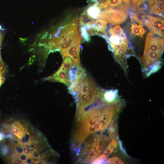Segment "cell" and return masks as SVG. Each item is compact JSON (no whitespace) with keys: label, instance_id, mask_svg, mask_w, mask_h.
Listing matches in <instances>:
<instances>
[{"label":"cell","instance_id":"obj_1","mask_svg":"<svg viewBox=\"0 0 164 164\" xmlns=\"http://www.w3.org/2000/svg\"><path fill=\"white\" fill-rule=\"evenodd\" d=\"M1 132L6 142L0 152L11 164L55 163L57 153L41 132L24 120L12 118L3 124Z\"/></svg>","mask_w":164,"mask_h":164},{"label":"cell","instance_id":"obj_2","mask_svg":"<svg viewBox=\"0 0 164 164\" xmlns=\"http://www.w3.org/2000/svg\"><path fill=\"white\" fill-rule=\"evenodd\" d=\"M114 103L94 106L84 111L76 119L71 140L73 151L78 150L90 135L105 130L109 125L117 110Z\"/></svg>","mask_w":164,"mask_h":164},{"label":"cell","instance_id":"obj_3","mask_svg":"<svg viewBox=\"0 0 164 164\" xmlns=\"http://www.w3.org/2000/svg\"><path fill=\"white\" fill-rule=\"evenodd\" d=\"M109 140L108 137L103 134H93L89 135L76 154L78 162L91 163L104 150Z\"/></svg>","mask_w":164,"mask_h":164},{"label":"cell","instance_id":"obj_4","mask_svg":"<svg viewBox=\"0 0 164 164\" xmlns=\"http://www.w3.org/2000/svg\"><path fill=\"white\" fill-rule=\"evenodd\" d=\"M128 15L125 7L119 5L101 11L98 19L104 20L112 25H116L123 22Z\"/></svg>","mask_w":164,"mask_h":164},{"label":"cell","instance_id":"obj_5","mask_svg":"<svg viewBox=\"0 0 164 164\" xmlns=\"http://www.w3.org/2000/svg\"><path fill=\"white\" fill-rule=\"evenodd\" d=\"M158 35L151 32L148 34L144 53L153 51L162 53L164 48V38H160V36Z\"/></svg>","mask_w":164,"mask_h":164},{"label":"cell","instance_id":"obj_6","mask_svg":"<svg viewBox=\"0 0 164 164\" xmlns=\"http://www.w3.org/2000/svg\"><path fill=\"white\" fill-rule=\"evenodd\" d=\"M142 18L146 26L150 32L159 35L160 29L164 25L163 20L159 17L151 15H143Z\"/></svg>","mask_w":164,"mask_h":164},{"label":"cell","instance_id":"obj_7","mask_svg":"<svg viewBox=\"0 0 164 164\" xmlns=\"http://www.w3.org/2000/svg\"><path fill=\"white\" fill-rule=\"evenodd\" d=\"M98 89L96 84L91 77L86 75L80 84L77 94L86 93L97 94Z\"/></svg>","mask_w":164,"mask_h":164},{"label":"cell","instance_id":"obj_8","mask_svg":"<svg viewBox=\"0 0 164 164\" xmlns=\"http://www.w3.org/2000/svg\"><path fill=\"white\" fill-rule=\"evenodd\" d=\"M45 80L60 82L64 84L68 87H69L70 85L67 72L60 68L53 74L46 78Z\"/></svg>","mask_w":164,"mask_h":164},{"label":"cell","instance_id":"obj_9","mask_svg":"<svg viewBox=\"0 0 164 164\" xmlns=\"http://www.w3.org/2000/svg\"><path fill=\"white\" fill-rule=\"evenodd\" d=\"M80 43L73 45L62 54L63 57L66 56L70 57L76 64H80Z\"/></svg>","mask_w":164,"mask_h":164},{"label":"cell","instance_id":"obj_10","mask_svg":"<svg viewBox=\"0 0 164 164\" xmlns=\"http://www.w3.org/2000/svg\"><path fill=\"white\" fill-rule=\"evenodd\" d=\"M132 22H133V23L132 24L131 27V32L134 35L143 37L146 31L143 27V24L141 21L138 18Z\"/></svg>","mask_w":164,"mask_h":164},{"label":"cell","instance_id":"obj_11","mask_svg":"<svg viewBox=\"0 0 164 164\" xmlns=\"http://www.w3.org/2000/svg\"><path fill=\"white\" fill-rule=\"evenodd\" d=\"M101 9L96 4L90 6L87 9L85 12L88 19H98L101 12Z\"/></svg>","mask_w":164,"mask_h":164},{"label":"cell","instance_id":"obj_12","mask_svg":"<svg viewBox=\"0 0 164 164\" xmlns=\"http://www.w3.org/2000/svg\"><path fill=\"white\" fill-rule=\"evenodd\" d=\"M154 3L152 6V10L154 14L159 16L162 15L164 11V5L163 1L151 0Z\"/></svg>","mask_w":164,"mask_h":164},{"label":"cell","instance_id":"obj_13","mask_svg":"<svg viewBox=\"0 0 164 164\" xmlns=\"http://www.w3.org/2000/svg\"><path fill=\"white\" fill-rule=\"evenodd\" d=\"M109 33L111 35L118 36L125 40L128 41L127 38L121 27L119 25L111 28L109 30Z\"/></svg>","mask_w":164,"mask_h":164},{"label":"cell","instance_id":"obj_14","mask_svg":"<svg viewBox=\"0 0 164 164\" xmlns=\"http://www.w3.org/2000/svg\"><path fill=\"white\" fill-rule=\"evenodd\" d=\"M117 145V138L115 137H114L112 138L111 141L105 149L102 154L107 158L116 148Z\"/></svg>","mask_w":164,"mask_h":164},{"label":"cell","instance_id":"obj_15","mask_svg":"<svg viewBox=\"0 0 164 164\" xmlns=\"http://www.w3.org/2000/svg\"><path fill=\"white\" fill-rule=\"evenodd\" d=\"M63 58V63L59 68L68 72L75 66V63L70 57L67 56H65Z\"/></svg>","mask_w":164,"mask_h":164},{"label":"cell","instance_id":"obj_16","mask_svg":"<svg viewBox=\"0 0 164 164\" xmlns=\"http://www.w3.org/2000/svg\"><path fill=\"white\" fill-rule=\"evenodd\" d=\"M6 69L0 55V87L5 80Z\"/></svg>","mask_w":164,"mask_h":164},{"label":"cell","instance_id":"obj_17","mask_svg":"<svg viewBox=\"0 0 164 164\" xmlns=\"http://www.w3.org/2000/svg\"><path fill=\"white\" fill-rule=\"evenodd\" d=\"M80 32L84 41L88 42L90 40V36L88 34L86 26L84 24L81 26Z\"/></svg>","mask_w":164,"mask_h":164},{"label":"cell","instance_id":"obj_18","mask_svg":"<svg viewBox=\"0 0 164 164\" xmlns=\"http://www.w3.org/2000/svg\"><path fill=\"white\" fill-rule=\"evenodd\" d=\"M106 162L109 164H122L124 163L122 160L117 156L112 157L107 159Z\"/></svg>","mask_w":164,"mask_h":164},{"label":"cell","instance_id":"obj_19","mask_svg":"<svg viewBox=\"0 0 164 164\" xmlns=\"http://www.w3.org/2000/svg\"><path fill=\"white\" fill-rule=\"evenodd\" d=\"M159 36L164 38V25L161 28L159 31Z\"/></svg>","mask_w":164,"mask_h":164},{"label":"cell","instance_id":"obj_20","mask_svg":"<svg viewBox=\"0 0 164 164\" xmlns=\"http://www.w3.org/2000/svg\"><path fill=\"white\" fill-rule=\"evenodd\" d=\"M1 26L0 25V47L3 39V34Z\"/></svg>","mask_w":164,"mask_h":164},{"label":"cell","instance_id":"obj_21","mask_svg":"<svg viewBox=\"0 0 164 164\" xmlns=\"http://www.w3.org/2000/svg\"><path fill=\"white\" fill-rule=\"evenodd\" d=\"M145 0H132L133 3L134 4H136L138 5H140L142 2Z\"/></svg>","mask_w":164,"mask_h":164},{"label":"cell","instance_id":"obj_22","mask_svg":"<svg viewBox=\"0 0 164 164\" xmlns=\"http://www.w3.org/2000/svg\"><path fill=\"white\" fill-rule=\"evenodd\" d=\"M4 136L3 134L0 132V142H1L3 139Z\"/></svg>","mask_w":164,"mask_h":164},{"label":"cell","instance_id":"obj_23","mask_svg":"<svg viewBox=\"0 0 164 164\" xmlns=\"http://www.w3.org/2000/svg\"><path fill=\"white\" fill-rule=\"evenodd\" d=\"M126 4L129 5L130 4L131 0H122Z\"/></svg>","mask_w":164,"mask_h":164},{"label":"cell","instance_id":"obj_24","mask_svg":"<svg viewBox=\"0 0 164 164\" xmlns=\"http://www.w3.org/2000/svg\"><path fill=\"white\" fill-rule=\"evenodd\" d=\"M19 39L21 42L24 43L27 40V38H20Z\"/></svg>","mask_w":164,"mask_h":164}]
</instances>
